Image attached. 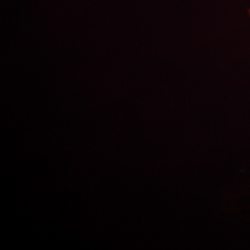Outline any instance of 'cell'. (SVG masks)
I'll return each mask as SVG.
<instances>
[{
	"label": "cell",
	"mask_w": 250,
	"mask_h": 250,
	"mask_svg": "<svg viewBox=\"0 0 250 250\" xmlns=\"http://www.w3.org/2000/svg\"><path fill=\"white\" fill-rule=\"evenodd\" d=\"M249 15H250V9H249Z\"/></svg>",
	"instance_id": "cell-1"
}]
</instances>
